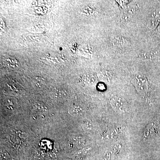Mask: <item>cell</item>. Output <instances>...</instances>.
<instances>
[{
  "mask_svg": "<svg viewBox=\"0 0 160 160\" xmlns=\"http://www.w3.org/2000/svg\"><path fill=\"white\" fill-rule=\"evenodd\" d=\"M160 23V8H156L149 15L147 22V26L149 29H157Z\"/></svg>",
  "mask_w": 160,
  "mask_h": 160,
  "instance_id": "7a4b0ae2",
  "label": "cell"
},
{
  "mask_svg": "<svg viewBox=\"0 0 160 160\" xmlns=\"http://www.w3.org/2000/svg\"><path fill=\"white\" fill-rule=\"evenodd\" d=\"M132 82L138 91L143 94H146L148 90V82L146 77L142 74L135 75Z\"/></svg>",
  "mask_w": 160,
  "mask_h": 160,
  "instance_id": "6da1fadb",
  "label": "cell"
},
{
  "mask_svg": "<svg viewBox=\"0 0 160 160\" xmlns=\"http://www.w3.org/2000/svg\"><path fill=\"white\" fill-rule=\"evenodd\" d=\"M115 46L116 47H124L125 46L127 45V42L124 41V39H121L120 38H118V39H116L114 41Z\"/></svg>",
  "mask_w": 160,
  "mask_h": 160,
  "instance_id": "3957f363",
  "label": "cell"
},
{
  "mask_svg": "<svg viewBox=\"0 0 160 160\" xmlns=\"http://www.w3.org/2000/svg\"><path fill=\"white\" fill-rule=\"evenodd\" d=\"M157 30L158 32H160V23L159 25L158 26L157 29Z\"/></svg>",
  "mask_w": 160,
  "mask_h": 160,
  "instance_id": "5b68a950",
  "label": "cell"
},
{
  "mask_svg": "<svg viewBox=\"0 0 160 160\" xmlns=\"http://www.w3.org/2000/svg\"><path fill=\"white\" fill-rule=\"evenodd\" d=\"M117 2L118 3L121 7H122L123 9H126V6L129 3L130 1H117Z\"/></svg>",
  "mask_w": 160,
  "mask_h": 160,
  "instance_id": "277c9868",
  "label": "cell"
}]
</instances>
